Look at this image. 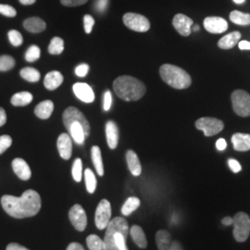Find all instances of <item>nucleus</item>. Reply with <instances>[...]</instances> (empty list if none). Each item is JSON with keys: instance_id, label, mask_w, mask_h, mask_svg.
<instances>
[{"instance_id": "1", "label": "nucleus", "mask_w": 250, "mask_h": 250, "mask_svg": "<svg viewBox=\"0 0 250 250\" xmlns=\"http://www.w3.org/2000/svg\"><path fill=\"white\" fill-rule=\"evenodd\" d=\"M1 205L11 217L24 219L36 216L42 205L40 195L32 189L26 190L21 197L5 195L1 197Z\"/></svg>"}, {"instance_id": "2", "label": "nucleus", "mask_w": 250, "mask_h": 250, "mask_svg": "<svg viewBox=\"0 0 250 250\" xmlns=\"http://www.w3.org/2000/svg\"><path fill=\"white\" fill-rule=\"evenodd\" d=\"M104 238V250H128L126 239L129 234V225L122 217H116L110 221Z\"/></svg>"}, {"instance_id": "3", "label": "nucleus", "mask_w": 250, "mask_h": 250, "mask_svg": "<svg viewBox=\"0 0 250 250\" xmlns=\"http://www.w3.org/2000/svg\"><path fill=\"white\" fill-rule=\"evenodd\" d=\"M113 90L123 100L136 101L143 98L146 88L141 81L132 76L124 75L113 82Z\"/></svg>"}, {"instance_id": "4", "label": "nucleus", "mask_w": 250, "mask_h": 250, "mask_svg": "<svg viewBox=\"0 0 250 250\" xmlns=\"http://www.w3.org/2000/svg\"><path fill=\"white\" fill-rule=\"evenodd\" d=\"M161 79L175 89H186L191 83V76L184 69L171 64H164L160 69Z\"/></svg>"}, {"instance_id": "5", "label": "nucleus", "mask_w": 250, "mask_h": 250, "mask_svg": "<svg viewBox=\"0 0 250 250\" xmlns=\"http://www.w3.org/2000/svg\"><path fill=\"white\" fill-rule=\"evenodd\" d=\"M233 237L237 242L246 241L250 233V218L245 212H238L233 218Z\"/></svg>"}, {"instance_id": "6", "label": "nucleus", "mask_w": 250, "mask_h": 250, "mask_svg": "<svg viewBox=\"0 0 250 250\" xmlns=\"http://www.w3.org/2000/svg\"><path fill=\"white\" fill-rule=\"evenodd\" d=\"M232 108L241 117L250 116V95L244 90H235L232 94Z\"/></svg>"}, {"instance_id": "7", "label": "nucleus", "mask_w": 250, "mask_h": 250, "mask_svg": "<svg viewBox=\"0 0 250 250\" xmlns=\"http://www.w3.org/2000/svg\"><path fill=\"white\" fill-rule=\"evenodd\" d=\"M63 124L65 125L66 129L70 127L72 123H79L83 127L86 138L90 134V125L85 116L81 112L78 108L74 107H67L62 115Z\"/></svg>"}, {"instance_id": "8", "label": "nucleus", "mask_w": 250, "mask_h": 250, "mask_svg": "<svg viewBox=\"0 0 250 250\" xmlns=\"http://www.w3.org/2000/svg\"><path fill=\"white\" fill-rule=\"evenodd\" d=\"M196 127L202 131L206 136H213L219 134L224 129V123L216 118L203 117L196 122Z\"/></svg>"}, {"instance_id": "9", "label": "nucleus", "mask_w": 250, "mask_h": 250, "mask_svg": "<svg viewBox=\"0 0 250 250\" xmlns=\"http://www.w3.org/2000/svg\"><path fill=\"white\" fill-rule=\"evenodd\" d=\"M124 22L127 28L138 33H145L150 29L148 19L141 14L129 12L124 16Z\"/></svg>"}, {"instance_id": "10", "label": "nucleus", "mask_w": 250, "mask_h": 250, "mask_svg": "<svg viewBox=\"0 0 250 250\" xmlns=\"http://www.w3.org/2000/svg\"><path fill=\"white\" fill-rule=\"evenodd\" d=\"M111 218V206L107 199H102L99 202L96 210L95 223L99 230L106 229Z\"/></svg>"}, {"instance_id": "11", "label": "nucleus", "mask_w": 250, "mask_h": 250, "mask_svg": "<svg viewBox=\"0 0 250 250\" xmlns=\"http://www.w3.org/2000/svg\"><path fill=\"white\" fill-rule=\"evenodd\" d=\"M69 218L73 227L77 231L83 232L85 230L87 225V216L82 206L79 204L73 206L69 211Z\"/></svg>"}, {"instance_id": "12", "label": "nucleus", "mask_w": 250, "mask_h": 250, "mask_svg": "<svg viewBox=\"0 0 250 250\" xmlns=\"http://www.w3.org/2000/svg\"><path fill=\"white\" fill-rule=\"evenodd\" d=\"M204 28L210 34H222L228 29V22L222 17H207Z\"/></svg>"}, {"instance_id": "13", "label": "nucleus", "mask_w": 250, "mask_h": 250, "mask_svg": "<svg viewBox=\"0 0 250 250\" xmlns=\"http://www.w3.org/2000/svg\"><path fill=\"white\" fill-rule=\"evenodd\" d=\"M72 90L77 99L85 103H92L95 100V94L91 86L84 83H76L73 84Z\"/></svg>"}, {"instance_id": "14", "label": "nucleus", "mask_w": 250, "mask_h": 250, "mask_svg": "<svg viewBox=\"0 0 250 250\" xmlns=\"http://www.w3.org/2000/svg\"><path fill=\"white\" fill-rule=\"evenodd\" d=\"M172 24L181 36H188L191 34L193 20L184 14H177L172 20Z\"/></svg>"}, {"instance_id": "15", "label": "nucleus", "mask_w": 250, "mask_h": 250, "mask_svg": "<svg viewBox=\"0 0 250 250\" xmlns=\"http://www.w3.org/2000/svg\"><path fill=\"white\" fill-rule=\"evenodd\" d=\"M57 146H58L59 153H60V155H61V157L62 158L63 160L68 161V160L71 159L72 151V142L71 135L65 134V133L61 134L58 138Z\"/></svg>"}, {"instance_id": "16", "label": "nucleus", "mask_w": 250, "mask_h": 250, "mask_svg": "<svg viewBox=\"0 0 250 250\" xmlns=\"http://www.w3.org/2000/svg\"><path fill=\"white\" fill-rule=\"evenodd\" d=\"M12 169L19 178L28 181L32 176V171L26 161L21 158H16L12 161Z\"/></svg>"}, {"instance_id": "17", "label": "nucleus", "mask_w": 250, "mask_h": 250, "mask_svg": "<svg viewBox=\"0 0 250 250\" xmlns=\"http://www.w3.org/2000/svg\"><path fill=\"white\" fill-rule=\"evenodd\" d=\"M232 143L236 151H249L250 150V134L236 133L232 136Z\"/></svg>"}, {"instance_id": "18", "label": "nucleus", "mask_w": 250, "mask_h": 250, "mask_svg": "<svg viewBox=\"0 0 250 250\" xmlns=\"http://www.w3.org/2000/svg\"><path fill=\"white\" fill-rule=\"evenodd\" d=\"M106 136L109 148L115 149L119 143V128L113 121H108L106 124Z\"/></svg>"}, {"instance_id": "19", "label": "nucleus", "mask_w": 250, "mask_h": 250, "mask_svg": "<svg viewBox=\"0 0 250 250\" xmlns=\"http://www.w3.org/2000/svg\"><path fill=\"white\" fill-rule=\"evenodd\" d=\"M126 161L131 173L134 176H139L142 172V166L137 154L133 150H128L126 153Z\"/></svg>"}, {"instance_id": "20", "label": "nucleus", "mask_w": 250, "mask_h": 250, "mask_svg": "<svg viewBox=\"0 0 250 250\" xmlns=\"http://www.w3.org/2000/svg\"><path fill=\"white\" fill-rule=\"evenodd\" d=\"M63 75L58 71H52L45 75L44 84L47 90L53 91L59 88L63 83Z\"/></svg>"}, {"instance_id": "21", "label": "nucleus", "mask_w": 250, "mask_h": 250, "mask_svg": "<svg viewBox=\"0 0 250 250\" xmlns=\"http://www.w3.org/2000/svg\"><path fill=\"white\" fill-rule=\"evenodd\" d=\"M23 27L24 29L33 34H38L43 31H45L46 28V24L42 19L38 17H32L27 19L23 21Z\"/></svg>"}, {"instance_id": "22", "label": "nucleus", "mask_w": 250, "mask_h": 250, "mask_svg": "<svg viewBox=\"0 0 250 250\" xmlns=\"http://www.w3.org/2000/svg\"><path fill=\"white\" fill-rule=\"evenodd\" d=\"M53 110V102L51 100H44L36 106L35 108V113L39 119L46 120L52 115Z\"/></svg>"}, {"instance_id": "23", "label": "nucleus", "mask_w": 250, "mask_h": 250, "mask_svg": "<svg viewBox=\"0 0 250 250\" xmlns=\"http://www.w3.org/2000/svg\"><path fill=\"white\" fill-rule=\"evenodd\" d=\"M71 134V137L77 145H83L86 139V135L83 127L79 123H72L67 129Z\"/></svg>"}, {"instance_id": "24", "label": "nucleus", "mask_w": 250, "mask_h": 250, "mask_svg": "<svg viewBox=\"0 0 250 250\" xmlns=\"http://www.w3.org/2000/svg\"><path fill=\"white\" fill-rule=\"evenodd\" d=\"M241 38V34L239 32H232L223 38L220 39L218 45L223 49H231L234 45L238 43Z\"/></svg>"}, {"instance_id": "25", "label": "nucleus", "mask_w": 250, "mask_h": 250, "mask_svg": "<svg viewBox=\"0 0 250 250\" xmlns=\"http://www.w3.org/2000/svg\"><path fill=\"white\" fill-rule=\"evenodd\" d=\"M33 99L34 97L30 92L23 91L14 94L10 99V102L14 107H24L29 105L33 101Z\"/></svg>"}, {"instance_id": "26", "label": "nucleus", "mask_w": 250, "mask_h": 250, "mask_svg": "<svg viewBox=\"0 0 250 250\" xmlns=\"http://www.w3.org/2000/svg\"><path fill=\"white\" fill-rule=\"evenodd\" d=\"M130 233L132 235V238L134 243L140 248V249H146L147 247V240L146 237V234L144 232L143 229L138 226V225H134L132 226Z\"/></svg>"}, {"instance_id": "27", "label": "nucleus", "mask_w": 250, "mask_h": 250, "mask_svg": "<svg viewBox=\"0 0 250 250\" xmlns=\"http://www.w3.org/2000/svg\"><path fill=\"white\" fill-rule=\"evenodd\" d=\"M91 156H92V161L94 163V166L98 172L99 176L104 175V166H103V161H102V155L101 150L98 146H94L91 149Z\"/></svg>"}, {"instance_id": "28", "label": "nucleus", "mask_w": 250, "mask_h": 250, "mask_svg": "<svg viewBox=\"0 0 250 250\" xmlns=\"http://www.w3.org/2000/svg\"><path fill=\"white\" fill-rule=\"evenodd\" d=\"M156 243L159 250H169L171 243L170 232L165 230L158 231L156 233Z\"/></svg>"}, {"instance_id": "29", "label": "nucleus", "mask_w": 250, "mask_h": 250, "mask_svg": "<svg viewBox=\"0 0 250 250\" xmlns=\"http://www.w3.org/2000/svg\"><path fill=\"white\" fill-rule=\"evenodd\" d=\"M230 20L237 25L247 26L250 24V14L243 13L239 10H233L230 13Z\"/></svg>"}, {"instance_id": "30", "label": "nucleus", "mask_w": 250, "mask_h": 250, "mask_svg": "<svg viewBox=\"0 0 250 250\" xmlns=\"http://www.w3.org/2000/svg\"><path fill=\"white\" fill-rule=\"evenodd\" d=\"M140 206V200L137 197H129L122 208V213L125 216H129L136 210Z\"/></svg>"}, {"instance_id": "31", "label": "nucleus", "mask_w": 250, "mask_h": 250, "mask_svg": "<svg viewBox=\"0 0 250 250\" xmlns=\"http://www.w3.org/2000/svg\"><path fill=\"white\" fill-rule=\"evenodd\" d=\"M20 74H21V78H23L24 80L28 81L30 83H36L40 80V77H41L39 71H37L36 69L32 68V67H26V68L21 69Z\"/></svg>"}, {"instance_id": "32", "label": "nucleus", "mask_w": 250, "mask_h": 250, "mask_svg": "<svg viewBox=\"0 0 250 250\" xmlns=\"http://www.w3.org/2000/svg\"><path fill=\"white\" fill-rule=\"evenodd\" d=\"M84 180H85L86 190L88 191V193L90 194L95 193L98 182H97V178H96L94 172L90 169H86L84 171Z\"/></svg>"}, {"instance_id": "33", "label": "nucleus", "mask_w": 250, "mask_h": 250, "mask_svg": "<svg viewBox=\"0 0 250 250\" xmlns=\"http://www.w3.org/2000/svg\"><path fill=\"white\" fill-rule=\"evenodd\" d=\"M64 50V41L61 37H54L48 45V53L51 55H60Z\"/></svg>"}, {"instance_id": "34", "label": "nucleus", "mask_w": 250, "mask_h": 250, "mask_svg": "<svg viewBox=\"0 0 250 250\" xmlns=\"http://www.w3.org/2000/svg\"><path fill=\"white\" fill-rule=\"evenodd\" d=\"M89 250H104V242L97 234H90L86 238Z\"/></svg>"}, {"instance_id": "35", "label": "nucleus", "mask_w": 250, "mask_h": 250, "mask_svg": "<svg viewBox=\"0 0 250 250\" xmlns=\"http://www.w3.org/2000/svg\"><path fill=\"white\" fill-rule=\"evenodd\" d=\"M15 66V60L9 55L0 56V72H8Z\"/></svg>"}, {"instance_id": "36", "label": "nucleus", "mask_w": 250, "mask_h": 250, "mask_svg": "<svg viewBox=\"0 0 250 250\" xmlns=\"http://www.w3.org/2000/svg\"><path fill=\"white\" fill-rule=\"evenodd\" d=\"M41 56V50L37 45H31L25 53V60L28 62H35Z\"/></svg>"}, {"instance_id": "37", "label": "nucleus", "mask_w": 250, "mask_h": 250, "mask_svg": "<svg viewBox=\"0 0 250 250\" xmlns=\"http://www.w3.org/2000/svg\"><path fill=\"white\" fill-rule=\"evenodd\" d=\"M72 177L74 179L75 182L79 183L82 181V176H83V162L81 159H76L73 164H72Z\"/></svg>"}, {"instance_id": "38", "label": "nucleus", "mask_w": 250, "mask_h": 250, "mask_svg": "<svg viewBox=\"0 0 250 250\" xmlns=\"http://www.w3.org/2000/svg\"><path fill=\"white\" fill-rule=\"evenodd\" d=\"M10 44L13 46H20L23 43V37L21 34L16 30H10L8 34Z\"/></svg>"}, {"instance_id": "39", "label": "nucleus", "mask_w": 250, "mask_h": 250, "mask_svg": "<svg viewBox=\"0 0 250 250\" xmlns=\"http://www.w3.org/2000/svg\"><path fill=\"white\" fill-rule=\"evenodd\" d=\"M11 145H12V138L9 135L7 134L1 135L0 136V155L9 148Z\"/></svg>"}, {"instance_id": "40", "label": "nucleus", "mask_w": 250, "mask_h": 250, "mask_svg": "<svg viewBox=\"0 0 250 250\" xmlns=\"http://www.w3.org/2000/svg\"><path fill=\"white\" fill-rule=\"evenodd\" d=\"M0 13L9 18H13L17 15L16 9L9 5H4V4L0 5Z\"/></svg>"}, {"instance_id": "41", "label": "nucleus", "mask_w": 250, "mask_h": 250, "mask_svg": "<svg viewBox=\"0 0 250 250\" xmlns=\"http://www.w3.org/2000/svg\"><path fill=\"white\" fill-rule=\"evenodd\" d=\"M83 25H84L85 33L90 34L93 30V27L95 25V20L91 15H85L83 17Z\"/></svg>"}, {"instance_id": "42", "label": "nucleus", "mask_w": 250, "mask_h": 250, "mask_svg": "<svg viewBox=\"0 0 250 250\" xmlns=\"http://www.w3.org/2000/svg\"><path fill=\"white\" fill-rule=\"evenodd\" d=\"M88 72H89V66L87 64H85V63L80 64L75 69V74L78 77H85L87 75Z\"/></svg>"}, {"instance_id": "43", "label": "nucleus", "mask_w": 250, "mask_h": 250, "mask_svg": "<svg viewBox=\"0 0 250 250\" xmlns=\"http://www.w3.org/2000/svg\"><path fill=\"white\" fill-rule=\"evenodd\" d=\"M88 0H61V3L65 7H78L85 4Z\"/></svg>"}, {"instance_id": "44", "label": "nucleus", "mask_w": 250, "mask_h": 250, "mask_svg": "<svg viewBox=\"0 0 250 250\" xmlns=\"http://www.w3.org/2000/svg\"><path fill=\"white\" fill-rule=\"evenodd\" d=\"M111 104H112V96L110 91H106L105 95H104V104H103V108L105 111H108L111 107Z\"/></svg>"}, {"instance_id": "45", "label": "nucleus", "mask_w": 250, "mask_h": 250, "mask_svg": "<svg viewBox=\"0 0 250 250\" xmlns=\"http://www.w3.org/2000/svg\"><path fill=\"white\" fill-rule=\"evenodd\" d=\"M108 6V0H96L95 2V8L98 12L103 13L106 11Z\"/></svg>"}, {"instance_id": "46", "label": "nucleus", "mask_w": 250, "mask_h": 250, "mask_svg": "<svg viewBox=\"0 0 250 250\" xmlns=\"http://www.w3.org/2000/svg\"><path fill=\"white\" fill-rule=\"evenodd\" d=\"M228 165H229V167H230V169H231L232 172H234V173H237V172L241 171V165L236 160H233V159L228 160Z\"/></svg>"}, {"instance_id": "47", "label": "nucleus", "mask_w": 250, "mask_h": 250, "mask_svg": "<svg viewBox=\"0 0 250 250\" xmlns=\"http://www.w3.org/2000/svg\"><path fill=\"white\" fill-rule=\"evenodd\" d=\"M7 250H30L18 243H10L7 247Z\"/></svg>"}, {"instance_id": "48", "label": "nucleus", "mask_w": 250, "mask_h": 250, "mask_svg": "<svg viewBox=\"0 0 250 250\" xmlns=\"http://www.w3.org/2000/svg\"><path fill=\"white\" fill-rule=\"evenodd\" d=\"M226 146H227V143H226V141L224 140V138H220V139L216 142V147H217V149L220 150V151L224 150V149L226 148Z\"/></svg>"}, {"instance_id": "49", "label": "nucleus", "mask_w": 250, "mask_h": 250, "mask_svg": "<svg viewBox=\"0 0 250 250\" xmlns=\"http://www.w3.org/2000/svg\"><path fill=\"white\" fill-rule=\"evenodd\" d=\"M7 122V114L3 107H0V127L5 125Z\"/></svg>"}, {"instance_id": "50", "label": "nucleus", "mask_w": 250, "mask_h": 250, "mask_svg": "<svg viewBox=\"0 0 250 250\" xmlns=\"http://www.w3.org/2000/svg\"><path fill=\"white\" fill-rule=\"evenodd\" d=\"M67 250H84V249H83V247L81 244H79V243L73 242V243H71V244L68 246Z\"/></svg>"}, {"instance_id": "51", "label": "nucleus", "mask_w": 250, "mask_h": 250, "mask_svg": "<svg viewBox=\"0 0 250 250\" xmlns=\"http://www.w3.org/2000/svg\"><path fill=\"white\" fill-rule=\"evenodd\" d=\"M238 45L241 50H250V42L249 41H246V40L240 41Z\"/></svg>"}, {"instance_id": "52", "label": "nucleus", "mask_w": 250, "mask_h": 250, "mask_svg": "<svg viewBox=\"0 0 250 250\" xmlns=\"http://www.w3.org/2000/svg\"><path fill=\"white\" fill-rule=\"evenodd\" d=\"M169 250H183V248H182V246L180 245L179 242H171Z\"/></svg>"}, {"instance_id": "53", "label": "nucleus", "mask_w": 250, "mask_h": 250, "mask_svg": "<svg viewBox=\"0 0 250 250\" xmlns=\"http://www.w3.org/2000/svg\"><path fill=\"white\" fill-rule=\"evenodd\" d=\"M222 223L224 225H226V226H229V225L233 224V219L231 218V217H225V218L222 220Z\"/></svg>"}, {"instance_id": "54", "label": "nucleus", "mask_w": 250, "mask_h": 250, "mask_svg": "<svg viewBox=\"0 0 250 250\" xmlns=\"http://www.w3.org/2000/svg\"><path fill=\"white\" fill-rule=\"evenodd\" d=\"M22 5H33L36 3V0H19Z\"/></svg>"}, {"instance_id": "55", "label": "nucleus", "mask_w": 250, "mask_h": 250, "mask_svg": "<svg viewBox=\"0 0 250 250\" xmlns=\"http://www.w3.org/2000/svg\"><path fill=\"white\" fill-rule=\"evenodd\" d=\"M236 4H242V3H244L245 2V0H233Z\"/></svg>"}, {"instance_id": "56", "label": "nucleus", "mask_w": 250, "mask_h": 250, "mask_svg": "<svg viewBox=\"0 0 250 250\" xmlns=\"http://www.w3.org/2000/svg\"><path fill=\"white\" fill-rule=\"evenodd\" d=\"M192 27H193V31H195V32H197V31L199 30V26H198V25H195V26Z\"/></svg>"}]
</instances>
